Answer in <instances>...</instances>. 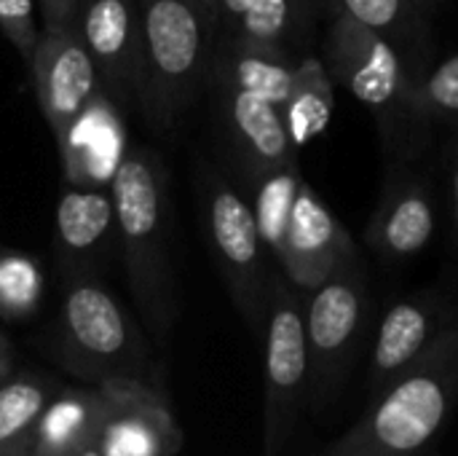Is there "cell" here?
Returning a JSON list of instances; mask_svg holds the SVG:
<instances>
[{
	"instance_id": "obj_31",
	"label": "cell",
	"mask_w": 458,
	"mask_h": 456,
	"mask_svg": "<svg viewBox=\"0 0 458 456\" xmlns=\"http://www.w3.org/2000/svg\"><path fill=\"white\" fill-rule=\"evenodd\" d=\"M78 456H105V454H102V452H99L97 446H89V449H83V452H81Z\"/></svg>"
},
{
	"instance_id": "obj_7",
	"label": "cell",
	"mask_w": 458,
	"mask_h": 456,
	"mask_svg": "<svg viewBox=\"0 0 458 456\" xmlns=\"http://www.w3.org/2000/svg\"><path fill=\"white\" fill-rule=\"evenodd\" d=\"M59 312L62 363L94 387L110 379H142L145 347L121 304L94 277H64Z\"/></svg>"
},
{
	"instance_id": "obj_9",
	"label": "cell",
	"mask_w": 458,
	"mask_h": 456,
	"mask_svg": "<svg viewBox=\"0 0 458 456\" xmlns=\"http://www.w3.org/2000/svg\"><path fill=\"white\" fill-rule=\"evenodd\" d=\"M204 226L225 288L252 331H260L268 309L271 277L266 242L252 204L217 172L204 175Z\"/></svg>"
},
{
	"instance_id": "obj_2",
	"label": "cell",
	"mask_w": 458,
	"mask_h": 456,
	"mask_svg": "<svg viewBox=\"0 0 458 456\" xmlns=\"http://www.w3.org/2000/svg\"><path fill=\"white\" fill-rule=\"evenodd\" d=\"M458 403V325L403 371L322 456H416Z\"/></svg>"
},
{
	"instance_id": "obj_13",
	"label": "cell",
	"mask_w": 458,
	"mask_h": 456,
	"mask_svg": "<svg viewBox=\"0 0 458 456\" xmlns=\"http://www.w3.org/2000/svg\"><path fill=\"white\" fill-rule=\"evenodd\" d=\"M78 30L99 83L123 102L142 97V24L137 0H86Z\"/></svg>"
},
{
	"instance_id": "obj_12",
	"label": "cell",
	"mask_w": 458,
	"mask_h": 456,
	"mask_svg": "<svg viewBox=\"0 0 458 456\" xmlns=\"http://www.w3.org/2000/svg\"><path fill=\"white\" fill-rule=\"evenodd\" d=\"M456 325L454 306L445 296L424 290L400 298L384 314L368 371L370 400L381 395L403 371H408L448 328Z\"/></svg>"
},
{
	"instance_id": "obj_16",
	"label": "cell",
	"mask_w": 458,
	"mask_h": 456,
	"mask_svg": "<svg viewBox=\"0 0 458 456\" xmlns=\"http://www.w3.org/2000/svg\"><path fill=\"white\" fill-rule=\"evenodd\" d=\"M118 242L110 188L70 185L56 207V253L64 277H94Z\"/></svg>"
},
{
	"instance_id": "obj_15",
	"label": "cell",
	"mask_w": 458,
	"mask_h": 456,
	"mask_svg": "<svg viewBox=\"0 0 458 456\" xmlns=\"http://www.w3.org/2000/svg\"><path fill=\"white\" fill-rule=\"evenodd\" d=\"M220 97L228 137L250 183L298 164V148L279 105L231 83H220Z\"/></svg>"
},
{
	"instance_id": "obj_3",
	"label": "cell",
	"mask_w": 458,
	"mask_h": 456,
	"mask_svg": "<svg viewBox=\"0 0 458 456\" xmlns=\"http://www.w3.org/2000/svg\"><path fill=\"white\" fill-rule=\"evenodd\" d=\"M255 185V218L282 277L309 296L357 258V245L335 212L301 177L298 164L268 172Z\"/></svg>"
},
{
	"instance_id": "obj_8",
	"label": "cell",
	"mask_w": 458,
	"mask_h": 456,
	"mask_svg": "<svg viewBox=\"0 0 458 456\" xmlns=\"http://www.w3.org/2000/svg\"><path fill=\"white\" fill-rule=\"evenodd\" d=\"M266 392H263V452L282 456L306 406L309 392V341L306 301L284 277H271L266 309Z\"/></svg>"
},
{
	"instance_id": "obj_23",
	"label": "cell",
	"mask_w": 458,
	"mask_h": 456,
	"mask_svg": "<svg viewBox=\"0 0 458 456\" xmlns=\"http://www.w3.org/2000/svg\"><path fill=\"white\" fill-rule=\"evenodd\" d=\"M413 118L419 142L435 126H458V51L427 67L416 91Z\"/></svg>"
},
{
	"instance_id": "obj_17",
	"label": "cell",
	"mask_w": 458,
	"mask_h": 456,
	"mask_svg": "<svg viewBox=\"0 0 458 456\" xmlns=\"http://www.w3.org/2000/svg\"><path fill=\"white\" fill-rule=\"evenodd\" d=\"M309 19L311 0H220L217 24H225L228 43L295 56Z\"/></svg>"
},
{
	"instance_id": "obj_10",
	"label": "cell",
	"mask_w": 458,
	"mask_h": 456,
	"mask_svg": "<svg viewBox=\"0 0 458 456\" xmlns=\"http://www.w3.org/2000/svg\"><path fill=\"white\" fill-rule=\"evenodd\" d=\"M27 67L32 75L40 113L51 126L62 151L75 124L86 116V110L99 97L97 67L83 43L81 30L78 27L40 30Z\"/></svg>"
},
{
	"instance_id": "obj_11",
	"label": "cell",
	"mask_w": 458,
	"mask_h": 456,
	"mask_svg": "<svg viewBox=\"0 0 458 456\" xmlns=\"http://www.w3.org/2000/svg\"><path fill=\"white\" fill-rule=\"evenodd\" d=\"M102 395L94 446L105 456H177L182 433L166 398L142 379L97 384Z\"/></svg>"
},
{
	"instance_id": "obj_4",
	"label": "cell",
	"mask_w": 458,
	"mask_h": 456,
	"mask_svg": "<svg viewBox=\"0 0 458 456\" xmlns=\"http://www.w3.org/2000/svg\"><path fill=\"white\" fill-rule=\"evenodd\" d=\"M322 51L333 83L376 116L384 145L392 153L421 145L413 110L427 67H419L400 46L341 11H330Z\"/></svg>"
},
{
	"instance_id": "obj_20",
	"label": "cell",
	"mask_w": 458,
	"mask_h": 456,
	"mask_svg": "<svg viewBox=\"0 0 458 456\" xmlns=\"http://www.w3.org/2000/svg\"><path fill=\"white\" fill-rule=\"evenodd\" d=\"M330 11L352 16L400 46L419 67H429V27L413 0H330Z\"/></svg>"
},
{
	"instance_id": "obj_26",
	"label": "cell",
	"mask_w": 458,
	"mask_h": 456,
	"mask_svg": "<svg viewBox=\"0 0 458 456\" xmlns=\"http://www.w3.org/2000/svg\"><path fill=\"white\" fill-rule=\"evenodd\" d=\"M83 0H40V30L78 27Z\"/></svg>"
},
{
	"instance_id": "obj_21",
	"label": "cell",
	"mask_w": 458,
	"mask_h": 456,
	"mask_svg": "<svg viewBox=\"0 0 458 456\" xmlns=\"http://www.w3.org/2000/svg\"><path fill=\"white\" fill-rule=\"evenodd\" d=\"M298 59L301 56L271 54V51H258V48L239 46V43H225L217 59V81L247 89L282 108L290 97Z\"/></svg>"
},
{
	"instance_id": "obj_32",
	"label": "cell",
	"mask_w": 458,
	"mask_h": 456,
	"mask_svg": "<svg viewBox=\"0 0 458 456\" xmlns=\"http://www.w3.org/2000/svg\"><path fill=\"white\" fill-rule=\"evenodd\" d=\"M83 3H86V0H83Z\"/></svg>"
},
{
	"instance_id": "obj_6",
	"label": "cell",
	"mask_w": 458,
	"mask_h": 456,
	"mask_svg": "<svg viewBox=\"0 0 458 456\" xmlns=\"http://www.w3.org/2000/svg\"><path fill=\"white\" fill-rule=\"evenodd\" d=\"M303 301L309 341L306 406L325 411L346 384L368 331L370 296L360 255L303 296Z\"/></svg>"
},
{
	"instance_id": "obj_18",
	"label": "cell",
	"mask_w": 458,
	"mask_h": 456,
	"mask_svg": "<svg viewBox=\"0 0 458 456\" xmlns=\"http://www.w3.org/2000/svg\"><path fill=\"white\" fill-rule=\"evenodd\" d=\"M99 387L64 390L43 409L27 456H78L94 446L99 430Z\"/></svg>"
},
{
	"instance_id": "obj_28",
	"label": "cell",
	"mask_w": 458,
	"mask_h": 456,
	"mask_svg": "<svg viewBox=\"0 0 458 456\" xmlns=\"http://www.w3.org/2000/svg\"><path fill=\"white\" fill-rule=\"evenodd\" d=\"M11 366H13V352L11 344L0 336V384L11 376Z\"/></svg>"
},
{
	"instance_id": "obj_22",
	"label": "cell",
	"mask_w": 458,
	"mask_h": 456,
	"mask_svg": "<svg viewBox=\"0 0 458 456\" xmlns=\"http://www.w3.org/2000/svg\"><path fill=\"white\" fill-rule=\"evenodd\" d=\"M51 398V384L38 376L5 379L0 384V456H27L35 425Z\"/></svg>"
},
{
	"instance_id": "obj_30",
	"label": "cell",
	"mask_w": 458,
	"mask_h": 456,
	"mask_svg": "<svg viewBox=\"0 0 458 456\" xmlns=\"http://www.w3.org/2000/svg\"><path fill=\"white\" fill-rule=\"evenodd\" d=\"M413 3H416V8H419L424 16L435 13V11H437V5H440V0H413Z\"/></svg>"
},
{
	"instance_id": "obj_25",
	"label": "cell",
	"mask_w": 458,
	"mask_h": 456,
	"mask_svg": "<svg viewBox=\"0 0 458 456\" xmlns=\"http://www.w3.org/2000/svg\"><path fill=\"white\" fill-rule=\"evenodd\" d=\"M0 30L16 48L24 65H30L40 27L35 22V0H0Z\"/></svg>"
},
{
	"instance_id": "obj_29",
	"label": "cell",
	"mask_w": 458,
	"mask_h": 456,
	"mask_svg": "<svg viewBox=\"0 0 458 456\" xmlns=\"http://www.w3.org/2000/svg\"><path fill=\"white\" fill-rule=\"evenodd\" d=\"M201 3V8L212 16V22L217 24V16H220V0H199Z\"/></svg>"
},
{
	"instance_id": "obj_24",
	"label": "cell",
	"mask_w": 458,
	"mask_h": 456,
	"mask_svg": "<svg viewBox=\"0 0 458 456\" xmlns=\"http://www.w3.org/2000/svg\"><path fill=\"white\" fill-rule=\"evenodd\" d=\"M40 290L38 269L30 258L0 255V309L8 314H24L35 306Z\"/></svg>"
},
{
	"instance_id": "obj_5",
	"label": "cell",
	"mask_w": 458,
	"mask_h": 456,
	"mask_svg": "<svg viewBox=\"0 0 458 456\" xmlns=\"http://www.w3.org/2000/svg\"><path fill=\"white\" fill-rule=\"evenodd\" d=\"M142 24L140 105L161 132L196 99L209 70L212 16L199 0H137Z\"/></svg>"
},
{
	"instance_id": "obj_27",
	"label": "cell",
	"mask_w": 458,
	"mask_h": 456,
	"mask_svg": "<svg viewBox=\"0 0 458 456\" xmlns=\"http://www.w3.org/2000/svg\"><path fill=\"white\" fill-rule=\"evenodd\" d=\"M445 172H448V194H451V215L458 237V134H454L445 145Z\"/></svg>"
},
{
	"instance_id": "obj_1",
	"label": "cell",
	"mask_w": 458,
	"mask_h": 456,
	"mask_svg": "<svg viewBox=\"0 0 458 456\" xmlns=\"http://www.w3.org/2000/svg\"><path fill=\"white\" fill-rule=\"evenodd\" d=\"M110 194L131 296L145 323L164 339L177 317L172 202L164 161L148 148L126 151L110 177Z\"/></svg>"
},
{
	"instance_id": "obj_14",
	"label": "cell",
	"mask_w": 458,
	"mask_h": 456,
	"mask_svg": "<svg viewBox=\"0 0 458 456\" xmlns=\"http://www.w3.org/2000/svg\"><path fill=\"white\" fill-rule=\"evenodd\" d=\"M437 231V204L429 183L408 169L386 177L378 207L365 226V245L384 263H403L421 255Z\"/></svg>"
},
{
	"instance_id": "obj_19",
	"label": "cell",
	"mask_w": 458,
	"mask_h": 456,
	"mask_svg": "<svg viewBox=\"0 0 458 456\" xmlns=\"http://www.w3.org/2000/svg\"><path fill=\"white\" fill-rule=\"evenodd\" d=\"M333 110H335V89L325 62L303 54L295 65L290 97L282 105L290 137L298 151L327 132L333 121Z\"/></svg>"
}]
</instances>
